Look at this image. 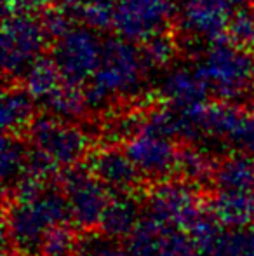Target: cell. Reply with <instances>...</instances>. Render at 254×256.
Segmentation results:
<instances>
[{
    "mask_svg": "<svg viewBox=\"0 0 254 256\" xmlns=\"http://www.w3.org/2000/svg\"><path fill=\"white\" fill-rule=\"evenodd\" d=\"M152 70L143 49L122 37L106 38L99 66L87 82L89 108H99L112 100L127 98L141 89L146 74Z\"/></svg>",
    "mask_w": 254,
    "mask_h": 256,
    "instance_id": "1",
    "label": "cell"
},
{
    "mask_svg": "<svg viewBox=\"0 0 254 256\" xmlns=\"http://www.w3.org/2000/svg\"><path fill=\"white\" fill-rule=\"evenodd\" d=\"M209 94L220 102L244 98L254 84V56L251 49L242 48L228 37L213 40L193 66Z\"/></svg>",
    "mask_w": 254,
    "mask_h": 256,
    "instance_id": "2",
    "label": "cell"
},
{
    "mask_svg": "<svg viewBox=\"0 0 254 256\" xmlns=\"http://www.w3.org/2000/svg\"><path fill=\"white\" fill-rule=\"evenodd\" d=\"M71 220L63 190H44L37 199L10 202L5 212V232L12 246L24 254L40 251L44 237L56 225Z\"/></svg>",
    "mask_w": 254,
    "mask_h": 256,
    "instance_id": "3",
    "label": "cell"
},
{
    "mask_svg": "<svg viewBox=\"0 0 254 256\" xmlns=\"http://www.w3.org/2000/svg\"><path fill=\"white\" fill-rule=\"evenodd\" d=\"M51 40L42 18L30 10H5L2 26V66L7 78H19L42 56Z\"/></svg>",
    "mask_w": 254,
    "mask_h": 256,
    "instance_id": "4",
    "label": "cell"
},
{
    "mask_svg": "<svg viewBox=\"0 0 254 256\" xmlns=\"http://www.w3.org/2000/svg\"><path fill=\"white\" fill-rule=\"evenodd\" d=\"M200 136L218 140L241 152L254 154V114L232 102L202 103L190 108Z\"/></svg>",
    "mask_w": 254,
    "mask_h": 256,
    "instance_id": "5",
    "label": "cell"
},
{
    "mask_svg": "<svg viewBox=\"0 0 254 256\" xmlns=\"http://www.w3.org/2000/svg\"><path fill=\"white\" fill-rule=\"evenodd\" d=\"M96 32L87 24H73L52 40L51 58L64 82L87 86L96 74L103 54V42Z\"/></svg>",
    "mask_w": 254,
    "mask_h": 256,
    "instance_id": "6",
    "label": "cell"
},
{
    "mask_svg": "<svg viewBox=\"0 0 254 256\" xmlns=\"http://www.w3.org/2000/svg\"><path fill=\"white\" fill-rule=\"evenodd\" d=\"M176 14V0H117L112 28L119 37L143 44L167 34Z\"/></svg>",
    "mask_w": 254,
    "mask_h": 256,
    "instance_id": "7",
    "label": "cell"
},
{
    "mask_svg": "<svg viewBox=\"0 0 254 256\" xmlns=\"http://www.w3.org/2000/svg\"><path fill=\"white\" fill-rule=\"evenodd\" d=\"M61 190L71 220L85 230L99 226L106 206L115 196L91 169L78 166H70L61 172Z\"/></svg>",
    "mask_w": 254,
    "mask_h": 256,
    "instance_id": "8",
    "label": "cell"
},
{
    "mask_svg": "<svg viewBox=\"0 0 254 256\" xmlns=\"http://www.w3.org/2000/svg\"><path fill=\"white\" fill-rule=\"evenodd\" d=\"M28 132L31 145L54 158L61 168L75 166L87 152L89 138L84 131L51 114L35 118Z\"/></svg>",
    "mask_w": 254,
    "mask_h": 256,
    "instance_id": "9",
    "label": "cell"
},
{
    "mask_svg": "<svg viewBox=\"0 0 254 256\" xmlns=\"http://www.w3.org/2000/svg\"><path fill=\"white\" fill-rule=\"evenodd\" d=\"M204 211L190 182H162L146 199L145 216L187 232L193 220Z\"/></svg>",
    "mask_w": 254,
    "mask_h": 256,
    "instance_id": "10",
    "label": "cell"
},
{
    "mask_svg": "<svg viewBox=\"0 0 254 256\" xmlns=\"http://www.w3.org/2000/svg\"><path fill=\"white\" fill-rule=\"evenodd\" d=\"M124 150L146 178H167L171 172H176L180 148L167 136L139 129L129 136Z\"/></svg>",
    "mask_w": 254,
    "mask_h": 256,
    "instance_id": "11",
    "label": "cell"
},
{
    "mask_svg": "<svg viewBox=\"0 0 254 256\" xmlns=\"http://www.w3.org/2000/svg\"><path fill=\"white\" fill-rule=\"evenodd\" d=\"M181 26L188 35L202 40L227 37L235 9L227 0H180Z\"/></svg>",
    "mask_w": 254,
    "mask_h": 256,
    "instance_id": "12",
    "label": "cell"
},
{
    "mask_svg": "<svg viewBox=\"0 0 254 256\" xmlns=\"http://www.w3.org/2000/svg\"><path fill=\"white\" fill-rule=\"evenodd\" d=\"M87 168L112 190L113 194H129L139 182L138 168L126 150L103 148L91 155Z\"/></svg>",
    "mask_w": 254,
    "mask_h": 256,
    "instance_id": "13",
    "label": "cell"
},
{
    "mask_svg": "<svg viewBox=\"0 0 254 256\" xmlns=\"http://www.w3.org/2000/svg\"><path fill=\"white\" fill-rule=\"evenodd\" d=\"M159 94L174 108H192L206 103L209 91L195 68L174 66L160 82Z\"/></svg>",
    "mask_w": 254,
    "mask_h": 256,
    "instance_id": "14",
    "label": "cell"
},
{
    "mask_svg": "<svg viewBox=\"0 0 254 256\" xmlns=\"http://www.w3.org/2000/svg\"><path fill=\"white\" fill-rule=\"evenodd\" d=\"M141 220V206L138 199L131 194H117L99 220V230L113 239H127Z\"/></svg>",
    "mask_w": 254,
    "mask_h": 256,
    "instance_id": "15",
    "label": "cell"
},
{
    "mask_svg": "<svg viewBox=\"0 0 254 256\" xmlns=\"http://www.w3.org/2000/svg\"><path fill=\"white\" fill-rule=\"evenodd\" d=\"M209 209L225 228L251 226L254 223V192L216 190Z\"/></svg>",
    "mask_w": 254,
    "mask_h": 256,
    "instance_id": "16",
    "label": "cell"
},
{
    "mask_svg": "<svg viewBox=\"0 0 254 256\" xmlns=\"http://www.w3.org/2000/svg\"><path fill=\"white\" fill-rule=\"evenodd\" d=\"M216 190L254 192V154H232L218 162L213 178Z\"/></svg>",
    "mask_w": 254,
    "mask_h": 256,
    "instance_id": "17",
    "label": "cell"
},
{
    "mask_svg": "<svg viewBox=\"0 0 254 256\" xmlns=\"http://www.w3.org/2000/svg\"><path fill=\"white\" fill-rule=\"evenodd\" d=\"M173 228L176 226L164 225L145 216L126 239L127 256H167Z\"/></svg>",
    "mask_w": 254,
    "mask_h": 256,
    "instance_id": "18",
    "label": "cell"
},
{
    "mask_svg": "<svg viewBox=\"0 0 254 256\" xmlns=\"http://www.w3.org/2000/svg\"><path fill=\"white\" fill-rule=\"evenodd\" d=\"M35 102L24 86H12L3 91L2 129L5 134H19L30 129L35 120Z\"/></svg>",
    "mask_w": 254,
    "mask_h": 256,
    "instance_id": "19",
    "label": "cell"
},
{
    "mask_svg": "<svg viewBox=\"0 0 254 256\" xmlns=\"http://www.w3.org/2000/svg\"><path fill=\"white\" fill-rule=\"evenodd\" d=\"M42 104L47 114L64 120H77L89 108L84 86L70 84L64 80L42 102Z\"/></svg>",
    "mask_w": 254,
    "mask_h": 256,
    "instance_id": "20",
    "label": "cell"
},
{
    "mask_svg": "<svg viewBox=\"0 0 254 256\" xmlns=\"http://www.w3.org/2000/svg\"><path fill=\"white\" fill-rule=\"evenodd\" d=\"M218 162H214L213 155L206 148L195 146V143H188L178 150L176 172H180L190 183H206L214 178Z\"/></svg>",
    "mask_w": 254,
    "mask_h": 256,
    "instance_id": "21",
    "label": "cell"
},
{
    "mask_svg": "<svg viewBox=\"0 0 254 256\" xmlns=\"http://www.w3.org/2000/svg\"><path fill=\"white\" fill-rule=\"evenodd\" d=\"M63 82V77L59 74L52 58L42 56L35 64H31L30 70L23 75V86L26 91L33 96L37 102H44L56 88Z\"/></svg>",
    "mask_w": 254,
    "mask_h": 256,
    "instance_id": "22",
    "label": "cell"
},
{
    "mask_svg": "<svg viewBox=\"0 0 254 256\" xmlns=\"http://www.w3.org/2000/svg\"><path fill=\"white\" fill-rule=\"evenodd\" d=\"M30 148L16 134H5L2 140V180L5 192L21 178L28 166Z\"/></svg>",
    "mask_w": 254,
    "mask_h": 256,
    "instance_id": "23",
    "label": "cell"
},
{
    "mask_svg": "<svg viewBox=\"0 0 254 256\" xmlns=\"http://www.w3.org/2000/svg\"><path fill=\"white\" fill-rule=\"evenodd\" d=\"M206 256H254V228L239 226L223 230Z\"/></svg>",
    "mask_w": 254,
    "mask_h": 256,
    "instance_id": "24",
    "label": "cell"
},
{
    "mask_svg": "<svg viewBox=\"0 0 254 256\" xmlns=\"http://www.w3.org/2000/svg\"><path fill=\"white\" fill-rule=\"evenodd\" d=\"M77 244L73 230L68 228L66 223H61L49 230L42 240L38 253L42 256H75Z\"/></svg>",
    "mask_w": 254,
    "mask_h": 256,
    "instance_id": "25",
    "label": "cell"
},
{
    "mask_svg": "<svg viewBox=\"0 0 254 256\" xmlns=\"http://www.w3.org/2000/svg\"><path fill=\"white\" fill-rule=\"evenodd\" d=\"M75 256H127V251L126 246H120L119 239L101 234L78 240Z\"/></svg>",
    "mask_w": 254,
    "mask_h": 256,
    "instance_id": "26",
    "label": "cell"
},
{
    "mask_svg": "<svg viewBox=\"0 0 254 256\" xmlns=\"http://www.w3.org/2000/svg\"><path fill=\"white\" fill-rule=\"evenodd\" d=\"M141 49L150 68L166 66V64H169L173 61L174 54H176V44H174L173 37L167 34L157 35V37L143 42Z\"/></svg>",
    "mask_w": 254,
    "mask_h": 256,
    "instance_id": "27",
    "label": "cell"
},
{
    "mask_svg": "<svg viewBox=\"0 0 254 256\" xmlns=\"http://www.w3.org/2000/svg\"><path fill=\"white\" fill-rule=\"evenodd\" d=\"M227 37L237 42L242 48L254 51V12L249 10V7L239 9L234 14L230 26H228Z\"/></svg>",
    "mask_w": 254,
    "mask_h": 256,
    "instance_id": "28",
    "label": "cell"
},
{
    "mask_svg": "<svg viewBox=\"0 0 254 256\" xmlns=\"http://www.w3.org/2000/svg\"><path fill=\"white\" fill-rule=\"evenodd\" d=\"M167 256H204L193 246L188 234L181 228H173L169 237V248H167Z\"/></svg>",
    "mask_w": 254,
    "mask_h": 256,
    "instance_id": "29",
    "label": "cell"
},
{
    "mask_svg": "<svg viewBox=\"0 0 254 256\" xmlns=\"http://www.w3.org/2000/svg\"><path fill=\"white\" fill-rule=\"evenodd\" d=\"M227 2L230 4L235 10H239V9H246V7H249L251 6V2H254V0H227Z\"/></svg>",
    "mask_w": 254,
    "mask_h": 256,
    "instance_id": "30",
    "label": "cell"
},
{
    "mask_svg": "<svg viewBox=\"0 0 254 256\" xmlns=\"http://www.w3.org/2000/svg\"><path fill=\"white\" fill-rule=\"evenodd\" d=\"M251 94H253V102H254V84H253V89H251Z\"/></svg>",
    "mask_w": 254,
    "mask_h": 256,
    "instance_id": "31",
    "label": "cell"
}]
</instances>
